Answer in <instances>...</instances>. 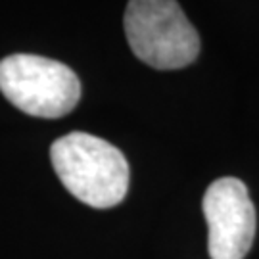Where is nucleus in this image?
I'll return each mask as SVG.
<instances>
[{
	"label": "nucleus",
	"mask_w": 259,
	"mask_h": 259,
	"mask_svg": "<svg viewBox=\"0 0 259 259\" xmlns=\"http://www.w3.org/2000/svg\"><path fill=\"white\" fill-rule=\"evenodd\" d=\"M52 167L62 185L83 204L115 207L129 190V163L108 140L75 131L50 146Z\"/></svg>",
	"instance_id": "f257e3e1"
},
{
	"label": "nucleus",
	"mask_w": 259,
	"mask_h": 259,
	"mask_svg": "<svg viewBox=\"0 0 259 259\" xmlns=\"http://www.w3.org/2000/svg\"><path fill=\"white\" fill-rule=\"evenodd\" d=\"M131 50L156 69H181L200 52V37L173 0H133L125 10Z\"/></svg>",
	"instance_id": "f03ea898"
},
{
	"label": "nucleus",
	"mask_w": 259,
	"mask_h": 259,
	"mask_svg": "<svg viewBox=\"0 0 259 259\" xmlns=\"http://www.w3.org/2000/svg\"><path fill=\"white\" fill-rule=\"evenodd\" d=\"M0 93L33 117L67 115L81 98V81L71 67L35 54H12L0 62Z\"/></svg>",
	"instance_id": "7ed1b4c3"
},
{
	"label": "nucleus",
	"mask_w": 259,
	"mask_h": 259,
	"mask_svg": "<svg viewBox=\"0 0 259 259\" xmlns=\"http://www.w3.org/2000/svg\"><path fill=\"white\" fill-rule=\"evenodd\" d=\"M202 207L209 229V257H246L255 236V207L246 185L234 177L217 179L207 186Z\"/></svg>",
	"instance_id": "20e7f679"
}]
</instances>
